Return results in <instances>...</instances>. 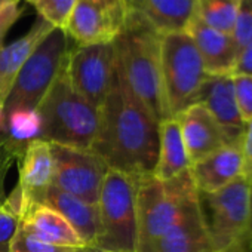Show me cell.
I'll use <instances>...</instances> for the list:
<instances>
[{
	"label": "cell",
	"instance_id": "obj_4",
	"mask_svg": "<svg viewBox=\"0 0 252 252\" xmlns=\"http://www.w3.org/2000/svg\"><path fill=\"white\" fill-rule=\"evenodd\" d=\"M196 194L190 169L169 181H159L155 175L137 178V252H149Z\"/></svg>",
	"mask_w": 252,
	"mask_h": 252
},
{
	"label": "cell",
	"instance_id": "obj_35",
	"mask_svg": "<svg viewBox=\"0 0 252 252\" xmlns=\"http://www.w3.org/2000/svg\"><path fill=\"white\" fill-rule=\"evenodd\" d=\"M6 134V116L3 110V104L0 102V135Z\"/></svg>",
	"mask_w": 252,
	"mask_h": 252
},
{
	"label": "cell",
	"instance_id": "obj_2",
	"mask_svg": "<svg viewBox=\"0 0 252 252\" xmlns=\"http://www.w3.org/2000/svg\"><path fill=\"white\" fill-rule=\"evenodd\" d=\"M160 36L141 15L129 11L122 33L114 40L122 76L159 123L171 119L162 79Z\"/></svg>",
	"mask_w": 252,
	"mask_h": 252
},
{
	"label": "cell",
	"instance_id": "obj_38",
	"mask_svg": "<svg viewBox=\"0 0 252 252\" xmlns=\"http://www.w3.org/2000/svg\"><path fill=\"white\" fill-rule=\"evenodd\" d=\"M125 3H126V5H129V0H125Z\"/></svg>",
	"mask_w": 252,
	"mask_h": 252
},
{
	"label": "cell",
	"instance_id": "obj_21",
	"mask_svg": "<svg viewBox=\"0 0 252 252\" xmlns=\"http://www.w3.org/2000/svg\"><path fill=\"white\" fill-rule=\"evenodd\" d=\"M191 166L178 120L166 119L159 125V156L153 175L159 181H169Z\"/></svg>",
	"mask_w": 252,
	"mask_h": 252
},
{
	"label": "cell",
	"instance_id": "obj_30",
	"mask_svg": "<svg viewBox=\"0 0 252 252\" xmlns=\"http://www.w3.org/2000/svg\"><path fill=\"white\" fill-rule=\"evenodd\" d=\"M234 96L245 123L252 119V76L233 74Z\"/></svg>",
	"mask_w": 252,
	"mask_h": 252
},
{
	"label": "cell",
	"instance_id": "obj_25",
	"mask_svg": "<svg viewBox=\"0 0 252 252\" xmlns=\"http://www.w3.org/2000/svg\"><path fill=\"white\" fill-rule=\"evenodd\" d=\"M30 3L36 8L40 18L52 27L65 29L77 0H30Z\"/></svg>",
	"mask_w": 252,
	"mask_h": 252
},
{
	"label": "cell",
	"instance_id": "obj_18",
	"mask_svg": "<svg viewBox=\"0 0 252 252\" xmlns=\"http://www.w3.org/2000/svg\"><path fill=\"white\" fill-rule=\"evenodd\" d=\"M20 227L34 234L43 242L67 246V248H88L70 222L48 205L30 200Z\"/></svg>",
	"mask_w": 252,
	"mask_h": 252
},
{
	"label": "cell",
	"instance_id": "obj_32",
	"mask_svg": "<svg viewBox=\"0 0 252 252\" xmlns=\"http://www.w3.org/2000/svg\"><path fill=\"white\" fill-rule=\"evenodd\" d=\"M240 149H242L243 162H245V175L251 178L252 175V119L246 123Z\"/></svg>",
	"mask_w": 252,
	"mask_h": 252
},
{
	"label": "cell",
	"instance_id": "obj_7",
	"mask_svg": "<svg viewBox=\"0 0 252 252\" xmlns=\"http://www.w3.org/2000/svg\"><path fill=\"white\" fill-rule=\"evenodd\" d=\"M68 36L52 27L20 68L3 102L5 116L14 110H36L61 73L68 55Z\"/></svg>",
	"mask_w": 252,
	"mask_h": 252
},
{
	"label": "cell",
	"instance_id": "obj_27",
	"mask_svg": "<svg viewBox=\"0 0 252 252\" xmlns=\"http://www.w3.org/2000/svg\"><path fill=\"white\" fill-rule=\"evenodd\" d=\"M24 147L26 144L12 141L6 134L0 135V203H3V200L8 196V191H6L8 175L14 163L18 165L23 156Z\"/></svg>",
	"mask_w": 252,
	"mask_h": 252
},
{
	"label": "cell",
	"instance_id": "obj_37",
	"mask_svg": "<svg viewBox=\"0 0 252 252\" xmlns=\"http://www.w3.org/2000/svg\"><path fill=\"white\" fill-rule=\"evenodd\" d=\"M86 252H99V251H96V249H94V248H89Z\"/></svg>",
	"mask_w": 252,
	"mask_h": 252
},
{
	"label": "cell",
	"instance_id": "obj_17",
	"mask_svg": "<svg viewBox=\"0 0 252 252\" xmlns=\"http://www.w3.org/2000/svg\"><path fill=\"white\" fill-rule=\"evenodd\" d=\"M36 202L48 205L61 214L70 222L83 243L88 248H94L99 233V212L96 203H86L55 186H49Z\"/></svg>",
	"mask_w": 252,
	"mask_h": 252
},
{
	"label": "cell",
	"instance_id": "obj_39",
	"mask_svg": "<svg viewBox=\"0 0 252 252\" xmlns=\"http://www.w3.org/2000/svg\"><path fill=\"white\" fill-rule=\"evenodd\" d=\"M27 2H30V0H27Z\"/></svg>",
	"mask_w": 252,
	"mask_h": 252
},
{
	"label": "cell",
	"instance_id": "obj_6",
	"mask_svg": "<svg viewBox=\"0 0 252 252\" xmlns=\"http://www.w3.org/2000/svg\"><path fill=\"white\" fill-rule=\"evenodd\" d=\"M199 206L211 252H246L251 218V183L242 175L215 193H199Z\"/></svg>",
	"mask_w": 252,
	"mask_h": 252
},
{
	"label": "cell",
	"instance_id": "obj_10",
	"mask_svg": "<svg viewBox=\"0 0 252 252\" xmlns=\"http://www.w3.org/2000/svg\"><path fill=\"white\" fill-rule=\"evenodd\" d=\"M51 144V143H49ZM54 158L52 186L95 205L107 172L110 171L91 149L51 144Z\"/></svg>",
	"mask_w": 252,
	"mask_h": 252
},
{
	"label": "cell",
	"instance_id": "obj_9",
	"mask_svg": "<svg viewBox=\"0 0 252 252\" xmlns=\"http://www.w3.org/2000/svg\"><path fill=\"white\" fill-rule=\"evenodd\" d=\"M117 68L114 42L76 46L68 51L65 71L73 88L95 108L104 104Z\"/></svg>",
	"mask_w": 252,
	"mask_h": 252
},
{
	"label": "cell",
	"instance_id": "obj_13",
	"mask_svg": "<svg viewBox=\"0 0 252 252\" xmlns=\"http://www.w3.org/2000/svg\"><path fill=\"white\" fill-rule=\"evenodd\" d=\"M175 119L191 165L227 146L221 128L202 104H191Z\"/></svg>",
	"mask_w": 252,
	"mask_h": 252
},
{
	"label": "cell",
	"instance_id": "obj_12",
	"mask_svg": "<svg viewBox=\"0 0 252 252\" xmlns=\"http://www.w3.org/2000/svg\"><path fill=\"white\" fill-rule=\"evenodd\" d=\"M196 102L202 104L221 128L227 144L242 146L246 123L243 122L236 96L231 76H209L200 86Z\"/></svg>",
	"mask_w": 252,
	"mask_h": 252
},
{
	"label": "cell",
	"instance_id": "obj_1",
	"mask_svg": "<svg viewBox=\"0 0 252 252\" xmlns=\"http://www.w3.org/2000/svg\"><path fill=\"white\" fill-rule=\"evenodd\" d=\"M159 125L117 67L99 108V125L91 150L111 171L135 178L153 175L159 156Z\"/></svg>",
	"mask_w": 252,
	"mask_h": 252
},
{
	"label": "cell",
	"instance_id": "obj_33",
	"mask_svg": "<svg viewBox=\"0 0 252 252\" xmlns=\"http://www.w3.org/2000/svg\"><path fill=\"white\" fill-rule=\"evenodd\" d=\"M233 74L252 76V46H248V48H245L243 51L239 52L237 63H236V67H234Z\"/></svg>",
	"mask_w": 252,
	"mask_h": 252
},
{
	"label": "cell",
	"instance_id": "obj_28",
	"mask_svg": "<svg viewBox=\"0 0 252 252\" xmlns=\"http://www.w3.org/2000/svg\"><path fill=\"white\" fill-rule=\"evenodd\" d=\"M231 36L239 48V52L248 46H252V0H240Z\"/></svg>",
	"mask_w": 252,
	"mask_h": 252
},
{
	"label": "cell",
	"instance_id": "obj_29",
	"mask_svg": "<svg viewBox=\"0 0 252 252\" xmlns=\"http://www.w3.org/2000/svg\"><path fill=\"white\" fill-rule=\"evenodd\" d=\"M20 221V212L8 202V199H5L3 203H0V252H9Z\"/></svg>",
	"mask_w": 252,
	"mask_h": 252
},
{
	"label": "cell",
	"instance_id": "obj_36",
	"mask_svg": "<svg viewBox=\"0 0 252 252\" xmlns=\"http://www.w3.org/2000/svg\"><path fill=\"white\" fill-rule=\"evenodd\" d=\"M9 2H12V0H0V8L5 6V5H6V3H9Z\"/></svg>",
	"mask_w": 252,
	"mask_h": 252
},
{
	"label": "cell",
	"instance_id": "obj_31",
	"mask_svg": "<svg viewBox=\"0 0 252 252\" xmlns=\"http://www.w3.org/2000/svg\"><path fill=\"white\" fill-rule=\"evenodd\" d=\"M23 15V8L20 6V0H12L5 6L0 8V48L3 46V40L11 30V27Z\"/></svg>",
	"mask_w": 252,
	"mask_h": 252
},
{
	"label": "cell",
	"instance_id": "obj_3",
	"mask_svg": "<svg viewBox=\"0 0 252 252\" xmlns=\"http://www.w3.org/2000/svg\"><path fill=\"white\" fill-rule=\"evenodd\" d=\"M36 110L42 119L40 140L80 149L92 147L99 125V108L73 88L65 64Z\"/></svg>",
	"mask_w": 252,
	"mask_h": 252
},
{
	"label": "cell",
	"instance_id": "obj_16",
	"mask_svg": "<svg viewBox=\"0 0 252 252\" xmlns=\"http://www.w3.org/2000/svg\"><path fill=\"white\" fill-rule=\"evenodd\" d=\"M149 252H211L197 194L187 202L177 222Z\"/></svg>",
	"mask_w": 252,
	"mask_h": 252
},
{
	"label": "cell",
	"instance_id": "obj_34",
	"mask_svg": "<svg viewBox=\"0 0 252 252\" xmlns=\"http://www.w3.org/2000/svg\"><path fill=\"white\" fill-rule=\"evenodd\" d=\"M249 183H251V218H249V228L246 237V252H252V175L249 178Z\"/></svg>",
	"mask_w": 252,
	"mask_h": 252
},
{
	"label": "cell",
	"instance_id": "obj_19",
	"mask_svg": "<svg viewBox=\"0 0 252 252\" xmlns=\"http://www.w3.org/2000/svg\"><path fill=\"white\" fill-rule=\"evenodd\" d=\"M128 8L160 34L187 32L196 17V0H129Z\"/></svg>",
	"mask_w": 252,
	"mask_h": 252
},
{
	"label": "cell",
	"instance_id": "obj_8",
	"mask_svg": "<svg viewBox=\"0 0 252 252\" xmlns=\"http://www.w3.org/2000/svg\"><path fill=\"white\" fill-rule=\"evenodd\" d=\"M160 64L168 110L171 117H177L187 107L196 104L208 74L187 32L160 36Z\"/></svg>",
	"mask_w": 252,
	"mask_h": 252
},
{
	"label": "cell",
	"instance_id": "obj_15",
	"mask_svg": "<svg viewBox=\"0 0 252 252\" xmlns=\"http://www.w3.org/2000/svg\"><path fill=\"white\" fill-rule=\"evenodd\" d=\"M191 36L206 74L209 76H231L237 63L239 48L231 34L221 33L203 24L194 17L187 29Z\"/></svg>",
	"mask_w": 252,
	"mask_h": 252
},
{
	"label": "cell",
	"instance_id": "obj_5",
	"mask_svg": "<svg viewBox=\"0 0 252 252\" xmlns=\"http://www.w3.org/2000/svg\"><path fill=\"white\" fill-rule=\"evenodd\" d=\"M96 205L99 233L94 249L99 252H137V178L110 169Z\"/></svg>",
	"mask_w": 252,
	"mask_h": 252
},
{
	"label": "cell",
	"instance_id": "obj_23",
	"mask_svg": "<svg viewBox=\"0 0 252 252\" xmlns=\"http://www.w3.org/2000/svg\"><path fill=\"white\" fill-rule=\"evenodd\" d=\"M240 0H196V18L208 27L231 34Z\"/></svg>",
	"mask_w": 252,
	"mask_h": 252
},
{
	"label": "cell",
	"instance_id": "obj_22",
	"mask_svg": "<svg viewBox=\"0 0 252 252\" xmlns=\"http://www.w3.org/2000/svg\"><path fill=\"white\" fill-rule=\"evenodd\" d=\"M51 29L52 26L40 18L27 34L0 48V102L2 104L6 99L20 68Z\"/></svg>",
	"mask_w": 252,
	"mask_h": 252
},
{
	"label": "cell",
	"instance_id": "obj_26",
	"mask_svg": "<svg viewBox=\"0 0 252 252\" xmlns=\"http://www.w3.org/2000/svg\"><path fill=\"white\" fill-rule=\"evenodd\" d=\"M88 249L89 248H67V246L52 245L40 240L34 234L18 227L11 242L9 252H86Z\"/></svg>",
	"mask_w": 252,
	"mask_h": 252
},
{
	"label": "cell",
	"instance_id": "obj_14",
	"mask_svg": "<svg viewBox=\"0 0 252 252\" xmlns=\"http://www.w3.org/2000/svg\"><path fill=\"white\" fill-rule=\"evenodd\" d=\"M199 193H215L245 175V162L239 146L227 144L190 166ZM246 177V175H245Z\"/></svg>",
	"mask_w": 252,
	"mask_h": 252
},
{
	"label": "cell",
	"instance_id": "obj_20",
	"mask_svg": "<svg viewBox=\"0 0 252 252\" xmlns=\"http://www.w3.org/2000/svg\"><path fill=\"white\" fill-rule=\"evenodd\" d=\"M54 181V158L48 141L40 138L26 144L18 162V184L26 194L36 202Z\"/></svg>",
	"mask_w": 252,
	"mask_h": 252
},
{
	"label": "cell",
	"instance_id": "obj_24",
	"mask_svg": "<svg viewBox=\"0 0 252 252\" xmlns=\"http://www.w3.org/2000/svg\"><path fill=\"white\" fill-rule=\"evenodd\" d=\"M42 132V119L37 110H14L6 114V135L20 144L37 140Z\"/></svg>",
	"mask_w": 252,
	"mask_h": 252
},
{
	"label": "cell",
	"instance_id": "obj_11",
	"mask_svg": "<svg viewBox=\"0 0 252 252\" xmlns=\"http://www.w3.org/2000/svg\"><path fill=\"white\" fill-rule=\"evenodd\" d=\"M128 14L125 0H77L64 30L77 46L110 43L122 33Z\"/></svg>",
	"mask_w": 252,
	"mask_h": 252
}]
</instances>
